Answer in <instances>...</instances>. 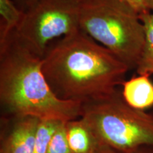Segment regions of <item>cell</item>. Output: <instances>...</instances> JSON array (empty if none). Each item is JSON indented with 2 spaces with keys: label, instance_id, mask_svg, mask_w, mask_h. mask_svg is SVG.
<instances>
[{
  "label": "cell",
  "instance_id": "obj_1",
  "mask_svg": "<svg viewBox=\"0 0 153 153\" xmlns=\"http://www.w3.org/2000/svg\"><path fill=\"white\" fill-rule=\"evenodd\" d=\"M42 70L57 98L80 104L112 93L129 71L114 53L81 30L50 44Z\"/></svg>",
  "mask_w": 153,
  "mask_h": 153
},
{
  "label": "cell",
  "instance_id": "obj_2",
  "mask_svg": "<svg viewBox=\"0 0 153 153\" xmlns=\"http://www.w3.org/2000/svg\"><path fill=\"white\" fill-rule=\"evenodd\" d=\"M1 115L33 116L67 122L80 117L81 104L57 98L42 70V57L14 31L0 40Z\"/></svg>",
  "mask_w": 153,
  "mask_h": 153
},
{
  "label": "cell",
  "instance_id": "obj_3",
  "mask_svg": "<svg viewBox=\"0 0 153 153\" xmlns=\"http://www.w3.org/2000/svg\"><path fill=\"white\" fill-rule=\"evenodd\" d=\"M80 30L127 65L137 66L145 38L139 14L126 0H81Z\"/></svg>",
  "mask_w": 153,
  "mask_h": 153
},
{
  "label": "cell",
  "instance_id": "obj_4",
  "mask_svg": "<svg viewBox=\"0 0 153 153\" xmlns=\"http://www.w3.org/2000/svg\"><path fill=\"white\" fill-rule=\"evenodd\" d=\"M80 118L120 153L153 146V111L130 106L118 88L104 97L82 103Z\"/></svg>",
  "mask_w": 153,
  "mask_h": 153
},
{
  "label": "cell",
  "instance_id": "obj_5",
  "mask_svg": "<svg viewBox=\"0 0 153 153\" xmlns=\"http://www.w3.org/2000/svg\"><path fill=\"white\" fill-rule=\"evenodd\" d=\"M81 0H33L14 30L17 38L43 58L51 43L80 30Z\"/></svg>",
  "mask_w": 153,
  "mask_h": 153
},
{
  "label": "cell",
  "instance_id": "obj_6",
  "mask_svg": "<svg viewBox=\"0 0 153 153\" xmlns=\"http://www.w3.org/2000/svg\"><path fill=\"white\" fill-rule=\"evenodd\" d=\"M40 120L33 116L1 115L0 153H33Z\"/></svg>",
  "mask_w": 153,
  "mask_h": 153
},
{
  "label": "cell",
  "instance_id": "obj_7",
  "mask_svg": "<svg viewBox=\"0 0 153 153\" xmlns=\"http://www.w3.org/2000/svg\"><path fill=\"white\" fill-rule=\"evenodd\" d=\"M67 135L73 153H120L113 148L82 118L65 123Z\"/></svg>",
  "mask_w": 153,
  "mask_h": 153
},
{
  "label": "cell",
  "instance_id": "obj_8",
  "mask_svg": "<svg viewBox=\"0 0 153 153\" xmlns=\"http://www.w3.org/2000/svg\"><path fill=\"white\" fill-rule=\"evenodd\" d=\"M150 74L133 76L122 85L121 93L126 102L133 108L147 111L153 107V82Z\"/></svg>",
  "mask_w": 153,
  "mask_h": 153
},
{
  "label": "cell",
  "instance_id": "obj_9",
  "mask_svg": "<svg viewBox=\"0 0 153 153\" xmlns=\"http://www.w3.org/2000/svg\"><path fill=\"white\" fill-rule=\"evenodd\" d=\"M145 27V38L136 72L138 74H153V14L149 10L139 14Z\"/></svg>",
  "mask_w": 153,
  "mask_h": 153
},
{
  "label": "cell",
  "instance_id": "obj_10",
  "mask_svg": "<svg viewBox=\"0 0 153 153\" xmlns=\"http://www.w3.org/2000/svg\"><path fill=\"white\" fill-rule=\"evenodd\" d=\"M0 40L16 29L24 16V11L12 0H0Z\"/></svg>",
  "mask_w": 153,
  "mask_h": 153
},
{
  "label": "cell",
  "instance_id": "obj_11",
  "mask_svg": "<svg viewBox=\"0 0 153 153\" xmlns=\"http://www.w3.org/2000/svg\"><path fill=\"white\" fill-rule=\"evenodd\" d=\"M60 120L41 119L36 131L33 153H47L50 143Z\"/></svg>",
  "mask_w": 153,
  "mask_h": 153
},
{
  "label": "cell",
  "instance_id": "obj_12",
  "mask_svg": "<svg viewBox=\"0 0 153 153\" xmlns=\"http://www.w3.org/2000/svg\"><path fill=\"white\" fill-rule=\"evenodd\" d=\"M66 122H61L53 134L47 153H73L69 144Z\"/></svg>",
  "mask_w": 153,
  "mask_h": 153
},
{
  "label": "cell",
  "instance_id": "obj_13",
  "mask_svg": "<svg viewBox=\"0 0 153 153\" xmlns=\"http://www.w3.org/2000/svg\"><path fill=\"white\" fill-rule=\"evenodd\" d=\"M138 14L147 11L145 5V0H126Z\"/></svg>",
  "mask_w": 153,
  "mask_h": 153
},
{
  "label": "cell",
  "instance_id": "obj_14",
  "mask_svg": "<svg viewBox=\"0 0 153 153\" xmlns=\"http://www.w3.org/2000/svg\"><path fill=\"white\" fill-rule=\"evenodd\" d=\"M131 153H153V146H143Z\"/></svg>",
  "mask_w": 153,
  "mask_h": 153
},
{
  "label": "cell",
  "instance_id": "obj_15",
  "mask_svg": "<svg viewBox=\"0 0 153 153\" xmlns=\"http://www.w3.org/2000/svg\"><path fill=\"white\" fill-rule=\"evenodd\" d=\"M12 1L18 6L19 8L23 10L33 0H12Z\"/></svg>",
  "mask_w": 153,
  "mask_h": 153
},
{
  "label": "cell",
  "instance_id": "obj_16",
  "mask_svg": "<svg viewBox=\"0 0 153 153\" xmlns=\"http://www.w3.org/2000/svg\"><path fill=\"white\" fill-rule=\"evenodd\" d=\"M145 5L146 9L153 14V0H145Z\"/></svg>",
  "mask_w": 153,
  "mask_h": 153
}]
</instances>
